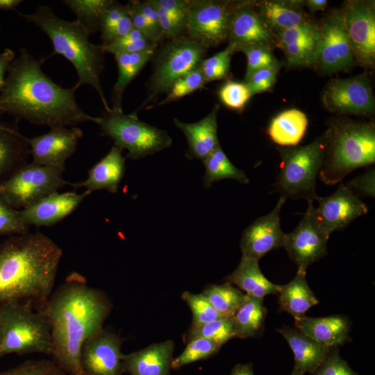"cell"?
<instances>
[{"instance_id": "obj_27", "label": "cell", "mask_w": 375, "mask_h": 375, "mask_svg": "<svg viewBox=\"0 0 375 375\" xmlns=\"http://www.w3.org/2000/svg\"><path fill=\"white\" fill-rule=\"evenodd\" d=\"M277 331L288 342L294 354V365L303 375L312 374L328 355L330 348L316 342L296 328L283 326Z\"/></svg>"}, {"instance_id": "obj_1", "label": "cell", "mask_w": 375, "mask_h": 375, "mask_svg": "<svg viewBox=\"0 0 375 375\" xmlns=\"http://www.w3.org/2000/svg\"><path fill=\"white\" fill-rule=\"evenodd\" d=\"M42 64V60L36 59L27 49H20L7 69L0 91V115L8 114L15 121L24 119L51 128L95 123L97 117L88 115L78 105L77 89L56 84L43 72Z\"/></svg>"}, {"instance_id": "obj_17", "label": "cell", "mask_w": 375, "mask_h": 375, "mask_svg": "<svg viewBox=\"0 0 375 375\" xmlns=\"http://www.w3.org/2000/svg\"><path fill=\"white\" fill-rule=\"evenodd\" d=\"M228 44L238 50L250 45L277 47L275 33L258 13L255 1H234L231 18Z\"/></svg>"}, {"instance_id": "obj_35", "label": "cell", "mask_w": 375, "mask_h": 375, "mask_svg": "<svg viewBox=\"0 0 375 375\" xmlns=\"http://www.w3.org/2000/svg\"><path fill=\"white\" fill-rule=\"evenodd\" d=\"M205 173L203 178L205 188L222 179H233L248 184L249 179L244 171L236 167L222 150L217 147L204 160Z\"/></svg>"}, {"instance_id": "obj_34", "label": "cell", "mask_w": 375, "mask_h": 375, "mask_svg": "<svg viewBox=\"0 0 375 375\" xmlns=\"http://www.w3.org/2000/svg\"><path fill=\"white\" fill-rule=\"evenodd\" d=\"M133 28L131 16L126 6L115 1H110L100 18L99 31L105 46L121 38Z\"/></svg>"}, {"instance_id": "obj_39", "label": "cell", "mask_w": 375, "mask_h": 375, "mask_svg": "<svg viewBox=\"0 0 375 375\" xmlns=\"http://www.w3.org/2000/svg\"><path fill=\"white\" fill-rule=\"evenodd\" d=\"M222 345L202 338H196L187 342L183 351L173 358L171 368L178 369L190 363L206 359L219 352Z\"/></svg>"}, {"instance_id": "obj_44", "label": "cell", "mask_w": 375, "mask_h": 375, "mask_svg": "<svg viewBox=\"0 0 375 375\" xmlns=\"http://www.w3.org/2000/svg\"><path fill=\"white\" fill-rule=\"evenodd\" d=\"M218 96L221 102L226 107L241 111L253 94L244 82L228 80L219 88Z\"/></svg>"}, {"instance_id": "obj_51", "label": "cell", "mask_w": 375, "mask_h": 375, "mask_svg": "<svg viewBox=\"0 0 375 375\" xmlns=\"http://www.w3.org/2000/svg\"><path fill=\"white\" fill-rule=\"evenodd\" d=\"M281 63L256 71L244 83L251 94L262 93L269 90L276 82L277 73L281 68Z\"/></svg>"}, {"instance_id": "obj_43", "label": "cell", "mask_w": 375, "mask_h": 375, "mask_svg": "<svg viewBox=\"0 0 375 375\" xmlns=\"http://www.w3.org/2000/svg\"><path fill=\"white\" fill-rule=\"evenodd\" d=\"M181 298L192 312V323L191 326H199L223 318L202 293L194 294L185 291L182 293Z\"/></svg>"}, {"instance_id": "obj_31", "label": "cell", "mask_w": 375, "mask_h": 375, "mask_svg": "<svg viewBox=\"0 0 375 375\" xmlns=\"http://www.w3.org/2000/svg\"><path fill=\"white\" fill-rule=\"evenodd\" d=\"M308 126L304 112L292 108L283 111L271 121L267 135L276 144L283 147H294L303 138Z\"/></svg>"}, {"instance_id": "obj_16", "label": "cell", "mask_w": 375, "mask_h": 375, "mask_svg": "<svg viewBox=\"0 0 375 375\" xmlns=\"http://www.w3.org/2000/svg\"><path fill=\"white\" fill-rule=\"evenodd\" d=\"M315 201L318 206L313 208L314 216L328 235L344 228L369 210L358 195L342 183L333 194L325 197L318 196Z\"/></svg>"}, {"instance_id": "obj_60", "label": "cell", "mask_w": 375, "mask_h": 375, "mask_svg": "<svg viewBox=\"0 0 375 375\" xmlns=\"http://www.w3.org/2000/svg\"><path fill=\"white\" fill-rule=\"evenodd\" d=\"M1 337H2V332H1V322H0V346L1 343Z\"/></svg>"}, {"instance_id": "obj_58", "label": "cell", "mask_w": 375, "mask_h": 375, "mask_svg": "<svg viewBox=\"0 0 375 375\" xmlns=\"http://www.w3.org/2000/svg\"><path fill=\"white\" fill-rule=\"evenodd\" d=\"M22 1L21 0H0V10H12L17 7Z\"/></svg>"}, {"instance_id": "obj_46", "label": "cell", "mask_w": 375, "mask_h": 375, "mask_svg": "<svg viewBox=\"0 0 375 375\" xmlns=\"http://www.w3.org/2000/svg\"><path fill=\"white\" fill-rule=\"evenodd\" d=\"M28 231L29 226L22 219L19 210L0 197V235H24Z\"/></svg>"}, {"instance_id": "obj_41", "label": "cell", "mask_w": 375, "mask_h": 375, "mask_svg": "<svg viewBox=\"0 0 375 375\" xmlns=\"http://www.w3.org/2000/svg\"><path fill=\"white\" fill-rule=\"evenodd\" d=\"M237 51L235 46L228 44L224 50L210 58L203 59L201 62L200 68L205 83H208L226 78L229 74L232 56Z\"/></svg>"}, {"instance_id": "obj_15", "label": "cell", "mask_w": 375, "mask_h": 375, "mask_svg": "<svg viewBox=\"0 0 375 375\" xmlns=\"http://www.w3.org/2000/svg\"><path fill=\"white\" fill-rule=\"evenodd\" d=\"M322 101L327 110L336 113L368 115L375 106L370 81L363 75L331 80Z\"/></svg>"}, {"instance_id": "obj_37", "label": "cell", "mask_w": 375, "mask_h": 375, "mask_svg": "<svg viewBox=\"0 0 375 375\" xmlns=\"http://www.w3.org/2000/svg\"><path fill=\"white\" fill-rule=\"evenodd\" d=\"M110 0H65L63 3L76 15L77 20L90 34L99 31V22Z\"/></svg>"}, {"instance_id": "obj_9", "label": "cell", "mask_w": 375, "mask_h": 375, "mask_svg": "<svg viewBox=\"0 0 375 375\" xmlns=\"http://www.w3.org/2000/svg\"><path fill=\"white\" fill-rule=\"evenodd\" d=\"M206 51V47L188 35L169 40L156 57L148 94L134 112L155 102L160 95L168 92L175 81L199 67Z\"/></svg>"}, {"instance_id": "obj_24", "label": "cell", "mask_w": 375, "mask_h": 375, "mask_svg": "<svg viewBox=\"0 0 375 375\" xmlns=\"http://www.w3.org/2000/svg\"><path fill=\"white\" fill-rule=\"evenodd\" d=\"M294 324L297 330L328 348L343 345L350 340L351 322L344 315L303 316L294 318Z\"/></svg>"}, {"instance_id": "obj_25", "label": "cell", "mask_w": 375, "mask_h": 375, "mask_svg": "<svg viewBox=\"0 0 375 375\" xmlns=\"http://www.w3.org/2000/svg\"><path fill=\"white\" fill-rule=\"evenodd\" d=\"M125 160L122 149L114 146L104 158L88 171V176L85 181L69 183V185L74 189L85 188L89 194L99 190L116 193L124 176Z\"/></svg>"}, {"instance_id": "obj_59", "label": "cell", "mask_w": 375, "mask_h": 375, "mask_svg": "<svg viewBox=\"0 0 375 375\" xmlns=\"http://www.w3.org/2000/svg\"><path fill=\"white\" fill-rule=\"evenodd\" d=\"M290 375H303V374L294 367Z\"/></svg>"}, {"instance_id": "obj_3", "label": "cell", "mask_w": 375, "mask_h": 375, "mask_svg": "<svg viewBox=\"0 0 375 375\" xmlns=\"http://www.w3.org/2000/svg\"><path fill=\"white\" fill-rule=\"evenodd\" d=\"M62 256V249L40 233L6 240L0 247V305L25 299L41 308L52 294Z\"/></svg>"}, {"instance_id": "obj_8", "label": "cell", "mask_w": 375, "mask_h": 375, "mask_svg": "<svg viewBox=\"0 0 375 375\" xmlns=\"http://www.w3.org/2000/svg\"><path fill=\"white\" fill-rule=\"evenodd\" d=\"M103 135L111 138L115 146L126 149L127 158L140 159L170 147L172 139L164 130L139 119L136 113L105 112L95 122Z\"/></svg>"}, {"instance_id": "obj_29", "label": "cell", "mask_w": 375, "mask_h": 375, "mask_svg": "<svg viewBox=\"0 0 375 375\" xmlns=\"http://www.w3.org/2000/svg\"><path fill=\"white\" fill-rule=\"evenodd\" d=\"M255 4L258 13L275 35L310 21L302 11L301 1L267 0Z\"/></svg>"}, {"instance_id": "obj_47", "label": "cell", "mask_w": 375, "mask_h": 375, "mask_svg": "<svg viewBox=\"0 0 375 375\" xmlns=\"http://www.w3.org/2000/svg\"><path fill=\"white\" fill-rule=\"evenodd\" d=\"M318 35V25L310 21L276 33L277 47L317 40Z\"/></svg>"}, {"instance_id": "obj_13", "label": "cell", "mask_w": 375, "mask_h": 375, "mask_svg": "<svg viewBox=\"0 0 375 375\" xmlns=\"http://www.w3.org/2000/svg\"><path fill=\"white\" fill-rule=\"evenodd\" d=\"M342 13L355 61L372 68L375 62V6L374 1H345Z\"/></svg>"}, {"instance_id": "obj_22", "label": "cell", "mask_w": 375, "mask_h": 375, "mask_svg": "<svg viewBox=\"0 0 375 375\" xmlns=\"http://www.w3.org/2000/svg\"><path fill=\"white\" fill-rule=\"evenodd\" d=\"M174 349V342L169 340L124 354L123 372L130 375H169Z\"/></svg>"}, {"instance_id": "obj_10", "label": "cell", "mask_w": 375, "mask_h": 375, "mask_svg": "<svg viewBox=\"0 0 375 375\" xmlns=\"http://www.w3.org/2000/svg\"><path fill=\"white\" fill-rule=\"evenodd\" d=\"M64 171L65 166L26 163L0 183V197L15 209L27 208L69 185Z\"/></svg>"}, {"instance_id": "obj_32", "label": "cell", "mask_w": 375, "mask_h": 375, "mask_svg": "<svg viewBox=\"0 0 375 375\" xmlns=\"http://www.w3.org/2000/svg\"><path fill=\"white\" fill-rule=\"evenodd\" d=\"M156 49H152L137 53L114 55L117 66L118 76L112 92V108L111 109L112 110L123 111L122 102L126 88L153 57Z\"/></svg>"}, {"instance_id": "obj_4", "label": "cell", "mask_w": 375, "mask_h": 375, "mask_svg": "<svg viewBox=\"0 0 375 375\" xmlns=\"http://www.w3.org/2000/svg\"><path fill=\"white\" fill-rule=\"evenodd\" d=\"M19 14L49 37L53 48L52 55H60L72 64L78 75L74 87H92L99 96L105 112L111 111L100 82L105 52L101 44L90 42V33L81 22L77 19H62L50 7L44 5L39 6L31 14Z\"/></svg>"}, {"instance_id": "obj_45", "label": "cell", "mask_w": 375, "mask_h": 375, "mask_svg": "<svg viewBox=\"0 0 375 375\" xmlns=\"http://www.w3.org/2000/svg\"><path fill=\"white\" fill-rule=\"evenodd\" d=\"M240 51L247 57L246 81L256 71L276 65L278 61L272 52V49L264 45H250L242 47Z\"/></svg>"}, {"instance_id": "obj_49", "label": "cell", "mask_w": 375, "mask_h": 375, "mask_svg": "<svg viewBox=\"0 0 375 375\" xmlns=\"http://www.w3.org/2000/svg\"><path fill=\"white\" fill-rule=\"evenodd\" d=\"M317 40L291 44L283 47L288 64L294 66L314 65Z\"/></svg>"}, {"instance_id": "obj_56", "label": "cell", "mask_w": 375, "mask_h": 375, "mask_svg": "<svg viewBox=\"0 0 375 375\" xmlns=\"http://www.w3.org/2000/svg\"><path fill=\"white\" fill-rule=\"evenodd\" d=\"M230 375H254L252 364H237Z\"/></svg>"}, {"instance_id": "obj_30", "label": "cell", "mask_w": 375, "mask_h": 375, "mask_svg": "<svg viewBox=\"0 0 375 375\" xmlns=\"http://www.w3.org/2000/svg\"><path fill=\"white\" fill-rule=\"evenodd\" d=\"M306 272L297 271L288 283L281 285L278 294L279 309L294 318L305 316V313L319 303L306 278Z\"/></svg>"}, {"instance_id": "obj_18", "label": "cell", "mask_w": 375, "mask_h": 375, "mask_svg": "<svg viewBox=\"0 0 375 375\" xmlns=\"http://www.w3.org/2000/svg\"><path fill=\"white\" fill-rule=\"evenodd\" d=\"M122 338L103 328L87 340L81 352V362L86 375H121L123 372Z\"/></svg>"}, {"instance_id": "obj_19", "label": "cell", "mask_w": 375, "mask_h": 375, "mask_svg": "<svg viewBox=\"0 0 375 375\" xmlns=\"http://www.w3.org/2000/svg\"><path fill=\"white\" fill-rule=\"evenodd\" d=\"M286 199L280 197L274 208L247 226L242 235L240 247L242 256L259 260L268 252L283 247L285 233L281 226V210Z\"/></svg>"}, {"instance_id": "obj_5", "label": "cell", "mask_w": 375, "mask_h": 375, "mask_svg": "<svg viewBox=\"0 0 375 375\" xmlns=\"http://www.w3.org/2000/svg\"><path fill=\"white\" fill-rule=\"evenodd\" d=\"M328 144L319 177L335 185L355 169L375 162V127L373 123L340 122L327 131Z\"/></svg>"}, {"instance_id": "obj_52", "label": "cell", "mask_w": 375, "mask_h": 375, "mask_svg": "<svg viewBox=\"0 0 375 375\" xmlns=\"http://www.w3.org/2000/svg\"><path fill=\"white\" fill-rule=\"evenodd\" d=\"M171 17L186 31L189 13V1L187 0H154Z\"/></svg>"}, {"instance_id": "obj_55", "label": "cell", "mask_w": 375, "mask_h": 375, "mask_svg": "<svg viewBox=\"0 0 375 375\" xmlns=\"http://www.w3.org/2000/svg\"><path fill=\"white\" fill-rule=\"evenodd\" d=\"M15 52L9 48L5 49L0 53V91L5 84V74L7 72L10 64L15 60Z\"/></svg>"}, {"instance_id": "obj_38", "label": "cell", "mask_w": 375, "mask_h": 375, "mask_svg": "<svg viewBox=\"0 0 375 375\" xmlns=\"http://www.w3.org/2000/svg\"><path fill=\"white\" fill-rule=\"evenodd\" d=\"M202 338L223 345L235 338V329L231 318H220L199 326H191L186 333V341Z\"/></svg>"}, {"instance_id": "obj_53", "label": "cell", "mask_w": 375, "mask_h": 375, "mask_svg": "<svg viewBox=\"0 0 375 375\" xmlns=\"http://www.w3.org/2000/svg\"><path fill=\"white\" fill-rule=\"evenodd\" d=\"M356 194L360 192L363 195L374 198L375 197V171L374 169L366 171L363 174L354 177L345 183Z\"/></svg>"}, {"instance_id": "obj_6", "label": "cell", "mask_w": 375, "mask_h": 375, "mask_svg": "<svg viewBox=\"0 0 375 375\" xmlns=\"http://www.w3.org/2000/svg\"><path fill=\"white\" fill-rule=\"evenodd\" d=\"M26 301L0 305L1 343L0 358L9 353H42L52 355L51 328L46 317Z\"/></svg>"}, {"instance_id": "obj_23", "label": "cell", "mask_w": 375, "mask_h": 375, "mask_svg": "<svg viewBox=\"0 0 375 375\" xmlns=\"http://www.w3.org/2000/svg\"><path fill=\"white\" fill-rule=\"evenodd\" d=\"M219 104H215L212 110L201 120L194 123H185L174 119L175 126L185 136L188 144L186 157L204 160L217 147V113Z\"/></svg>"}, {"instance_id": "obj_2", "label": "cell", "mask_w": 375, "mask_h": 375, "mask_svg": "<svg viewBox=\"0 0 375 375\" xmlns=\"http://www.w3.org/2000/svg\"><path fill=\"white\" fill-rule=\"evenodd\" d=\"M111 307L102 291L73 272L39 309L50 326L51 356L68 375H86L81 362L82 346L103 328Z\"/></svg>"}, {"instance_id": "obj_48", "label": "cell", "mask_w": 375, "mask_h": 375, "mask_svg": "<svg viewBox=\"0 0 375 375\" xmlns=\"http://www.w3.org/2000/svg\"><path fill=\"white\" fill-rule=\"evenodd\" d=\"M0 375H68L54 361L29 360Z\"/></svg>"}, {"instance_id": "obj_54", "label": "cell", "mask_w": 375, "mask_h": 375, "mask_svg": "<svg viewBox=\"0 0 375 375\" xmlns=\"http://www.w3.org/2000/svg\"><path fill=\"white\" fill-rule=\"evenodd\" d=\"M137 6L144 16L147 23L153 32L158 42L163 37L160 28L158 14L153 0L135 1Z\"/></svg>"}, {"instance_id": "obj_57", "label": "cell", "mask_w": 375, "mask_h": 375, "mask_svg": "<svg viewBox=\"0 0 375 375\" xmlns=\"http://www.w3.org/2000/svg\"><path fill=\"white\" fill-rule=\"evenodd\" d=\"M305 4L310 11L316 12L324 10L328 1L326 0H308L305 1Z\"/></svg>"}, {"instance_id": "obj_28", "label": "cell", "mask_w": 375, "mask_h": 375, "mask_svg": "<svg viewBox=\"0 0 375 375\" xmlns=\"http://www.w3.org/2000/svg\"><path fill=\"white\" fill-rule=\"evenodd\" d=\"M248 296L263 299L278 294L281 285L269 281L262 273L258 260L242 256L236 269L224 278Z\"/></svg>"}, {"instance_id": "obj_7", "label": "cell", "mask_w": 375, "mask_h": 375, "mask_svg": "<svg viewBox=\"0 0 375 375\" xmlns=\"http://www.w3.org/2000/svg\"><path fill=\"white\" fill-rule=\"evenodd\" d=\"M328 144L324 133L308 144L279 149L281 169L274 184L280 197L315 201L317 178L322 167Z\"/></svg>"}, {"instance_id": "obj_14", "label": "cell", "mask_w": 375, "mask_h": 375, "mask_svg": "<svg viewBox=\"0 0 375 375\" xmlns=\"http://www.w3.org/2000/svg\"><path fill=\"white\" fill-rule=\"evenodd\" d=\"M313 201H308L306 211L295 228L285 233L283 248L297 265V271L307 268L327 255L329 236L323 231L313 214Z\"/></svg>"}, {"instance_id": "obj_50", "label": "cell", "mask_w": 375, "mask_h": 375, "mask_svg": "<svg viewBox=\"0 0 375 375\" xmlns=\"http://www.w3.org/2000/svg\"><path fill=\"white\" fill-rule=\"evenodd\" d=\"M311 375H358L343 360L339 353V347L330 348L324 360Z\"/></svg>"}, {"instance_id": "obj_26", "label": "cell", "mask_w": 375, "mask_h": 375, "mask_svg": "<svg viewBox=\"0 0 375 375\" xmlns=\"http://www.w3.org/2000/svg\"><path fill=\"white\" fill-rule=\"evenodd\" d=\"M29 154L27 138L20 133L18 122L0 120V183L26 164Z\"/></svg>"}, {"instance_id": "obj_12", "label": "cell", "mask_w": 375, "mask_h": 375, "mask_svg": "<svg viewBox=\"0 0 375 375\" xmlns=\"http://www.w3.org/2000/svg\"><path fill=\"white\" fill-rule=\"evenodd\" d=\"M314 54V65L326 73L349 69L355 62L341 10L323 19Z\"/></svg>"}, {"instance_id": "obj_20", "label": "cell", "mask_w": 375, "mask_h": 375, "mask_svg": "<svg viewBox=\"0 0 375 375\" xmlns=\"http://www.w3.org/2000/svg\"><path fill=\"white\" fill-rule=\"evenodd\" d=\"M82 135L81 129L72 126L52 128L45 134L27 138L32 162L45 166H65Z\"/></svg>"}, {"instance_id": "obj_33", "label": "cell", "mask_w": 375, "mask_h": 375, "mask_svg": "<svg viewBox=\"0 0 375 375\" xmlns=\"http://www.w3.org/2000/svg\"><path fill=\"white\" fill-rule=\"evenodd\" d=\"M267 312L263 299L246 294L244 300L231 317L234 326L235 338L246 339L260 335Z\"/></svg>"}, {"instance_id": "obj_36", "label": "cell", "mask_w": 375, "mask_h": 375, "mask_svg": "<svg viewBox=\"0 0 375 375\" xmlns=\"http://www.w3.org/2000/svg\"><path fill=\"white\" fill-rule=\"evenodd\" d=\"M201 293L223 318H231L246 297L242 291L228 281L209 285Z\"/></svg>"}, {"instance_id": "obj_42", "label": "cell", "mask_w": 375, "mask_h": 375, "mask_svg": "<svg viewBox=\"0 0 375 375\" xmlns=\"http://www.w3.org/2000/svg\"><path fill=\"white\" fill-rule=\"evenodd\" d=\"M205 84L204 78L199 66L175 81L166 94L165 98L156 106H162L177 101L201 88Z\"/></svg>"}, {"instance_id": "obj_11", "label": "cell", "mask_w": 375, "mask_h": 375, "mask_svg": "<svg viewBox=\"0 0 375 375\" xmlns=\"http://www.w3.org/2000/svg\"><path fill=\"white\" fill-rule=\"evenodd\" d=\"M234 1H189L186 35L206 49L216 47L228 40Z\"/></svg>"}, {"instance_id": "obj_21", "label": "cell", "mask_w": 375, "mask_h": 375, "mask_svg": "<svg viewBox=\"0 0 375 375\" xmlns=\"http://www.w3.org/2000/svg\"><path fill=\"white\" fill-rule=\"evenodd\" d=\"M88 195L86 191L81 194L56 192L32 206L19 210L29 226H49L69 215Z\"/></svg>"}, {"instance_id": "obj_40", "label": "cell", "mask_w": 375, "mask_h": 375, "mask_svg": "<svg viewBox=\"0 0 375 375\" xmlns=\"http://www.w3.org/2000/svg\"><path fill=\"white\" fill-rule=\"evenodd\" d=\"M101 46L105 53L115 55L117 53H137L157 49L158 43L133 28L126 35L113 40L107 45Z\"/></svg>"}]
</instances>
